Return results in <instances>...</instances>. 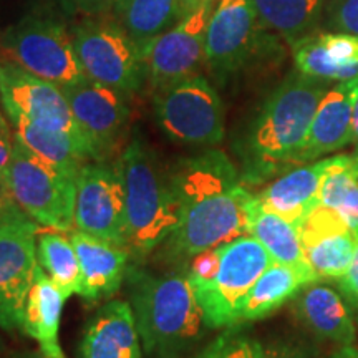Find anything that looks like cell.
<instances>
[{
	"label": "cell",
	"instance_id": "cell-1",
	"mask_svg": "<svg viewBox=\"0 0 358 358\" xmlns=\"http://www.w3.org/2000/svg\"><path fill=\"white\" fill-rule=\"evenodd\" d=\"M179 222L166 239L169 256L191 261L201 252L248 234L254 194L224 151L208 150L171 168Z\"/></svg>",
	"mask_w": 358,
	"mask_h": 358
},
{
	"label": "cell",
	"instance_id": "cell-2",
	"mask_svg": "<svg viewBox=\"0 0 358 358\" xmlns=\"http://www.w3.org/2000/svg\"><path fill=\"white\" fill-rule=\"evenodd\" d=\"M329 88V82L294 70L272 92L241 150L245 186H261L297 166L295 159Z\"/></svg>",
	"mask_w": 358,
	"mask_h": 358
},
{
	"label": "cell",
	"instance_id": "cell-3",
	"mask_svg": "<svg viewBox=\"0 0 358 358\" xmlns=\"http://www.w3.org/2000/svg\"><path fill=\"white\" fill-rule=\"evenodd\" d=\"M127 284L143 348L151 358H179L204 337L206 324L187 275L128 267Z\"/></svg>",
	"mask_w": 358,
	"mask_h": 358
},
{
	"label": "cell",
	"instance_id": "cell-4",
	"mask_svg": "<svg viewBox=\"0 0 358 358\" xmlns=\"http://www.w3.org/2000/svg\"><path fill=\"white\" fill-rule=\"evenodd\" d=\"M115 163L127 199L128 250L148 256L166 243L179 222L171 168L140 138H133Z\"/></svg>",
	"mask_w": 358,
	"mask_h": 358
},
{
	"label": "cell",
	"instance_id": "cell-5",
	"mask_svg": "<svg viewBox=\"0 0 358 358\" xmlns=\"http://www.w3.org/2000/svg\"><path fill=\"white\" fill-rule=\"evenodd\" d=\"M272 262L266 248L249 234L191 259L186 275L209 329L239 325L249 290Z\"/></svg>",
	"mask_w": 358,
	"mask_h": 358
},
{
	"label": "cell",
	"instance_id": "cell-6",
	"mask_svg": "<svg viewBox=\"0 0 358 358\" xmlns=\"http://www.w3.org/2000/svg\"><path fill=\"white\" fill-rule=\"evenodd\" d=\"M0 187L38 226L60 232H70L75 227L77 174L42 159L17 134Z\"/></svg>",
	"mask_w": 358,
	"mask_h": 358
},
{
	"label": "cell",
	"instance_id": "cell-7",
	"mask_svg": "<svg viewBox=\"0 0 358 358\" xmlns=\"http://www.w3.org/2000/svg\"><path fill=\"white\" fill-rule=\"evenodd\" d=\"M159 127L182 145L216 146L224 138V105L204 75L153 93Z\"/></svg>",
	"mask_w": 358,
	"mask_h": 358
},
{
	"label": "cell",
	"instance_id": "cell-8",
	"mask_svg": "<svg viewBox=\"0 0 358 358\" xmlns=\"http://www.w3.org/2000/svg\"><path fill=\"white\" fill-rule=\"evenodd\" d=\"M75 50L87 78L129 95L146 82L143 48L123 25L87 22L73 34Z\"/></svg>",
	"mask_w": 358,
	"mask_h": 358
},
{
	"label": "cell",
	"instance_id": "cell-9",
	"mask_svg": "<svg viewBox=\"0 0 358 358\" xmlns=\"http://www.w3.org/2000/svg\"><path fill=\"white\" fill-rule=\"evenodd\" d=\"M0 43L8 60L60 88L87 78L75 50L73 37L57 22L25 20L8 29Z\"/></svg>",
	"mask_w": 358,
	"mask_h": 358
},
{
	"label": "cell",
	"instance_id": "cell-10",
	"mask_svg": "<svg viewBox=\"0 0 358 358\" xmlns=\"http://www.w3.org/2000/svg\"><path fill=\"white\" fill-rule=\"evenodd\" d=\"M217 0H203L143 48L146 82L153 93L201 75L206 66V34Z\"/></svg>",
	"mask_w": 358,
	"mask_h": 358
},
{
	"label": "cell",
	"instance_id": "cell-11",
	"mask_svg": "<svg viewBox=\"0 0 358 358\" xmlns=\"http://www.w3.org/2000/svg\"><path fill=\"white\" fill-rule=\"evenodd\" d=\"M75 229L128 249V214L116 163L92 161L77 174Z\"/></svg>",
	"mask_w": 358,
	"mask_h": 358
},
{
	"label": "cell",
	"instance_id": "cell-12",
	"mask_svg": "<svg viewBox=\"0 0 358 358\" xmlns=\"http://www.w3.org/2000/svg\"><path fill=\"white\" fill-rule=\"evenodd\" d=\"M38 224L22 211L0 231V327L22 330L25 302L35 279Z\"/></svg>",
	"mask_w": 358,
	"mask_h": 358
},
{
	"label": "cell",
	"instance_id": "cell-13",
	"mask_svg": "<svg viewBox=\"0 0 358 358\" xmlns=\"http://www.w3.org/2000/svg\"><path fill=\"white\" fill-rule=\"evenodd\" d=\"M0 101L8 120L22 118L50 131L83 133L62 88L12 60L0 62Z\"/></svg>",
	"mask_w": 358,
	"mask_h": 358
},
{
	"label": "cell",
	"instance_id": "cell-14",
	"mask_svg": "<svg viewBox=\"0 0 358 358\" xmlns=\"http://www.w3.org/2000/svg\"><path fill=\"white\" fill-rule=\"evenodd\" d=\"M252 0H217L206 34V66L226 80L248 64L259 38Z\"/></svg>",
	"mask_w": 358,
	"mask_h": 358
},
{
	"label": "cell",
	"instance_id": "cell-15",
	"mask_svg": "<svg viewBox=\"0 0 358 358\" xmlns=\"http://www.w3.org/2000/svg\"><path fill=\"white\" fill-rule=\"evenodd\" d=\"M70 110L78 127L95 146L100 161H106L118 148L128 128L127 95L93 80L64 87Z\"/></svg>",
	"mask_w": 358,
	"mask_h": 358
},
{
	"label": "cell",
	"instance_id": "cell-16",
	"mask_svg": "<svg viewBox=\"0 0 358 358\" xmlns=\"http://www.w3.org/2000/svg\"><path fill=\"white\" fill-rule=\"evenodd\" d=\"M357 96L358 78L338 82L327 90L295 159L297 166L325 158L350 145Z\"/></svg>",
	"mask_w": 358,
	"mask_h": 358
},
{
	"label": "cell",
	"instance_id": "cell-17",
	"mask_svg": "<svg viewBox=\"0 0 358 358\" xmlns=\"http://www.w3.org/2000/svg\"><path fill=\"white\" fill-rule=\"evenodd\" d=\"M340 159L342 155L325 156L282 173L280 176L268 181L261 192H257V203L267 211L287 219L299 231L312 209L319 204L325 174L337 166Z\"/></svg>",
	"mask_w": 358,
	"mask_h": 358
},
{
	"label": "cell",
	"instance_id": "cell-18",
	"mask_svg": "<svg viewBox=\"0 0 358 358\" xmlns=\"http://www.w3.org/2000/svg\"><path fill=\"white\" fill-rule=\"evenodd\" d=\"M70 239L82 267L80 297L98 302L118 292L127 279L131 252L123 245H116L77 229L70 231Z\"/></svg>",
	"mask_w": 358,
	"mask_h": 358
},
{
	"label": "cell",
	"instance_id": "cell-19",
	"mask_svg": "<svg viewBox=\"0 0 358 358\" xmlns=\"http://www.w3.org/2000/svg\"><path fill=\"white\" fill-rule=\"evenodd\" d=\"M295 70L324 82L358 78V35L312 32L292 45Z\"/></svg>",
	"mask_w": 358,
	"mask_h": 358
},
{
	"label": "cell",
	"instance_id": "cell-20",
	"mask_svg": "<svg viewBox=\"0 0 358 358\" xmlns=\"http://www.w3.org/2000/svg\"><path fill=\"white\" fill-rule=\"evenodd\" d=\"M295 315L313 337L337 345H352L357 338L353 312L340 290L325 284L324 279L312 282L295 297Z\"/></svg>",
	"mask_w": 358,
	"mask_h": 358
},
{
	"label": "cell",
	"instance_id": "cell-21",
	"mask_svg": "<svg viewBox=\"0 0 358 358\" xmlns=\"http://www.w3.org/2000/svg\"><path fill=\"white\" fill-rule=\"evenodd\" d=\"M140 340L129 302L115 299L88 322L80 358H141Z\"/></svg>",
	"mask_w": 358,
	"mask_h": 358
},
{
	"label": "cell",
	"instance_id": "cell-22",
	"mask_svg": "<svg viewBox=\"0 0 358 358\" xmlns=\"http://www.w3.org/2000/svg\"><path fill=\"white\" fill-rule=\"evenodd\" d=\"M65 301L60 289L45 274L43 268L37 266L32 289L25 302L22 332L38 343L40 353L45 358H66L58 338Z\"/></svg>",
	"mask_w": 358,
	"mask_h": 358
},
{
	"label": "cell",
	"instance_id": "cell-23",
	"mask_svg": "<svg viewBox=\"0 0 358 358\" xmlns=\"http://www.w3.org/2000/svg\"><path fill=\"white\" fill-rule=\"evenodd\" d=\"M248 234L266 248L274 262L294 267L310 282L320 280L307 261L297 227L279 214L262 208L257 203L256 194L249 206Z\"/></svg>",
	"mask_w": 358,
	"mask_h": 358
},
{
	"label": "cell",
	"instance_id": "cell-24",
	"mask_svg": "<svg viewBox=\"0 0 358 358\" xmlns=\"http://www.w3.org/2000/svg\"><path fill=\"white\" fill-rule=\"evenodd\" d=\"M10 123L17 136L35 155L65 171L78 174L83 164L100 161V156L87 134L50 131L22 118L10 120Z\"/></svg>",
	"mask_w": 358,
	"mask_h": 358
},
{
	"label": "cell",
	"instance_id": "cell-25",
	"mask_svg": "<svg viewBox=\"0 0 358 358\" xmlns=\"http://www.w3.org/2000/svg\"><path fill=\"white\" fill-rule=\"evenodd\" d=\"M308 284L312 282L294 267L272 262L249 290L241 307L239 324L266 319L290 299L297 297V294Z\"/></svg>",
	"mask_w": 358,
	"mask_h": 358
},
{
	"label": "cell",
	"instance_id": "cell-26",
	"mask_svg": "<svg viewBox=\"0 0 358 358\" xmlns=\"http://www.w3.org/2000/svg\"><path fill=\"white\" fill-rule=\"evenodd\" d=\"M122 25L145 48L186 15L185 0H124L118 8Z\"/></svg>",
	"mask_w": 358,
	"mask_h": 358
},
{
	"label": "cell",
	"instance_id": "cell-27",
	"mask_svg": "<svg viewBox=\"0 0 358 358\" xmlns=\"http://www.w3.org/2000/svg\"><path fill=\"white\" fill-rule=\"evenodd\" d=\"M262 27L274 30L290 45L313 32L327 0H252Z\"/></svg>",
	"mask_w": 358,
	"mask_h": 358
},
{
	"label": "cell",
	"instance_id": "cell-28",
	"mask_svg": "<svg viewBox=\"0 0 358 358\" xmlns=\"http://www.w3.org/2000/svg\"><path fill=\"white\" fill-rule=\"evenodd\" d=\"M37 261L60 289L65 299L80 294L82 289V267L77 250L70 236L65 237L60 231L40 232L37 234Z\"/></svg>",
	"mask_w": 358,
	"mask_h": 358
},
{
	"label": "cell",
	"instance_id": "cell-29",
	"mask_svg": "<svg viewBox=\"0 0 358 358\" xmlns=\"http://www.w3.org/2000/svg\"><path fill=\"white\" fill-rule=\"evenodd\" d=\"M357 237L352 231L327 236L303 248L306 257L319 279H340L350 266Z\"/></svg>",
	"mask_w": 358,
	"mask_h": 358
},
{
	"label": "cell",
	"instance_id": "cell-30",
	"mask_svg": "<svg viewBox=\"0 0 358 358\" xmlns=\"http://www.w3.org/2000/svg\"><path fill=\"white\" fill-rule=\"evenodd\" d=\"M241 325L227 327L194 358H261L264 345Z\"/></svg>",
	"mask_w": 358,
	"mask_h": 358
},
{
	"label": "cell",
	"instance_id": "cell-31",
	"mask_svg": "<svg viewBox=\"0 0 358 358\" xmlns=\"http://www.w3.org/2000/svg\"><path fill=\"white\" fill-rule=\"evenodd\" d=\"M348 231L352 229L342 214L332 208H329V206L319 203L306 217L302 226L299 227V236H301L302 245L306 248V245L315 243V241L322 239V237Z\"/></svg>",
	"mask_w": 358,
	"mask_h": 358
},
{
	"label": "cell",
	"instance_id": "cell-32",
	"mask_svg": "<svg viewBox=\"0 0 358 358\" xmlns=\"http://www.w3.org/2000/svg\"><path fill=\"white\" fill-rule=\"evenodd\" d=\"M261 358H320L315 348L297 338H275L264 345Z\"/></svg>",
	"mask_w": 358,
	"mask_h": 358
},
{
	"label": "cell",
	"instance_id": "cell-33",
	"mask_svg": "<svg viewBox=\"0 0 358 358\" xmlns=\"http://www.w3.org/2000/svg\"><path fill=\"white\" fill-rule=\"evenodd\" d=\"M329 13L335 32L358 35V0H332Z\"/></svg>",
	"mask_w": 358,
	"mask_h": 358
},
{
	"label": "cell",
	"instance_id": "cell-34",
	"mask_svg": "<svg viewBox=\"0 0 358 358\" xmlns=\"http://www.w3.org/2000/svg\"><path fill=\"white\" fill-rule=\"evenodd\" d=\"M337 287L352 310L358 313V236L350 266H348L345 274L337 279Z\"/></svg>",
	"mask_w": 358,
	"mask_h": 358
},
{
	"label": "cell",
	"instance_id": "cell-35",
	"mask_svg": "<svg viewBox=\"0 0 358 358\" xmlns=\"http://www.w3.org/2000/svg\"><path fill=\"white\" fill-rule=\"evenodd\" d=\"M13 143H15V131H12L7 120L0 113V186H2L3 179H6L8 164H10Z\"/></svg>",
	"mask_w": 358,
	"mask_h": 358
},
{
	"label": "cell",
	"instance_id": "cell-36",
	"mask_svg": "<svg viewBox=\"0 0 358 358\" xmlns=\"http://www.w3.org/2000/svg\"><path fill=\"white\" fill-rule=\"evenodd\" d=\"M20 213L22 209L15 204V201H13L10 196L8 194L0 196V231L3 229V226H6L10 219H13Z\"/></svg>",
	"mask_w": 358,
	"mask_h": 358
},
{
	"label": "cell",
	"instance_id": "cell-37",
	"mask_svg": "<svg viewBox=\"0 0 358 358\" xmlns=\"http://www.w3.org/2000/svg\"><path fill=\"white\" fill-rule=\"evenodd\" d=\"M124 0H85L83 7L90 8V10H113V8H120L123 6Z\"/></svg>",
	"mask_w": 358,
	"mask_h": 358
},
{
	"label": "cell",
	"instance_id": "cell-38",
	"mask_svg": "<svg viewBox=\"0 0 358 358\" xmlns=\"http://www.w3.org/2000/svg\"><path fill=\"white\" fill-rule=\"evenodd\" d=\"M329 358H358V348L352 345H338L337 350L330 353Z\"/></svg>",
	"mask_w": 358,
	"mask_h": 358
},
{
	"label": "cell",
	"instance_id": "cell-39",
	"mask_svg": "<svg viewBox=\"0 0 358 358\" xmlns=\"http://www.w3.org/2000/svg\"><path fill=\"white\" fill-rule=\"evenodd\" d=\"M353 146V153L357 156L358 161V96L355 101V108H353V122H352V143Z\"/></svg>",
	"mask_w": 358,
	"mask_h": 358
},
{
	"label": "cell",
	"instance_id": "cell-40",
	"mask_svg": "<svg viewBox=\"0 0 358 358\" xmlns=\"http://www.w3.org/2000/svg\"><path fill=\"white\" fill-rule=\"evenodd\" d=\"M201 2H203V0H185L187 10H191V8H194V7L198 6V3H201Z\"/></svg>",
	"mask_w": 358,
	"mask_h": 358
},
{
	"label": "cell",
	"instance_id": "cell-41",
	"mask_svg": "<svg viewBox=\"0 0 358 358\" xmlns=\"http://www.w3.org/2000/svg\"><path fill=\"white\" fill-rule=\"evenodd\" d=\"M19 358H45L42 353H32V352H29V353H24V355H20Z\"/></svg>",
	"mask_w": 358,
	"mask_h": 358
},
{
	"label": "cell",
	"instance_id": "cell-42",
	"mask_svg": "<svg viewBox=\"0 0 358 358\" xmlns=\"http://www.w3.org/2000/svg\"><path fill=\"white\" fill-rule=\"evenodd\" d=\"M71 2H75V3H80V6H83V2H85V0H71Z\"/></svg>",
	"mask_w": 358,
	"mask_h": 358
},
{
	"label": "cell",
	"instance_id": "cell-43",
	"mask_svg": "<svg viewBox=\"0 0 358 358\" xmlns=\"http://www.w3.org/2000/svg\"><path fill=\"white\" fill-rule=\"evenodd\" d=\"M2 194H6V192H3L2 189H0V196H2Z\"/></svg>",
	"mask_w": 358,
	"mask_h": 358
}]
</instances>
